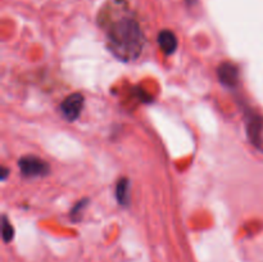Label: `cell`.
Returning <instances> with one entry per match:
<instances>
[{
    "mask_svg": "<svg viewBox=\"0 0 263 262\" xmlns=\"http://www.w3.org/2000/svg\"><path fill=\"white\" fill-rule=\"evenodd\" d=\"M108 41L112 53L122 61L138 58L144 45L140 26L131 18H122L113 23L108 31Z\"/></svg>",
    "mask_w": 263,
    "mask_h": 262,
    "instance_id": "6da1fadb",
    "label": "cell"
},
{
    "mask_svg": "<svg viewBox=\"0 0 263 262\" xmlns=\"http://www.w3.org/2000/svg\"><path fill=\"white\" fill-rule=\"evenodd\" d=\"M18 166H20L21 172L25 176L28 177H37V176H45L50 171V167L46 163L44 159L39 158L35 156H26L18 161Z\"/></svg>",
    "mask_w": 263,
    "mask_h": 262,
    "instance_id": "7a4b0ae2",
    "label": "cell"
},
{
    "mask_svg": "<svg viewBox=\"0 0 263 262\" xmlns=\"http://www.w3.org/2000/svg\"><path fill=\"white\" fill-rule=\"evenodd\" d=\"M84 107V97L80 92L68 95L61 104V112L68 121H74Z\"/></svg>",
    "mask_w": 263,
    "mask_h": 262,
    "instance_id": "3957f363",
    "label": "cell"
},
{
    "mask_svg": "<svg viewBox=\"0 0 263 262\" xmlns=\"http://www.w3.org/2000/svg\"><path fill=\"white\" fill-rule=\"evenodd\" d=\"M220 81L228 87H235L239 82V69L231 62H223L217 68Z\"/></svg>",
    "mask_w": 263,
    "mask_h": 262,
    "instance_id": "277c9868",
    "label": "cell"
},
{
    "mask_svg": "<svg viewBox=\"0 0 263 262\" xmlns=\"http://www.w3.org/2000/svg\"><path fill=\"white\" fill-rule=\"evenodd\" d=\"M247 128H248L249 139H251L256 145H259L263 130V118L258 115V113H257V115L249 116Z\"/></svg>",
    "mask_w": 263,
    "mask_h": 262,
    "instance_id": "5b68a950",
    "label": "cell"
},
{
    "mask_svg": "<svg viewBox=\"0 0 263 262\" xmlns=\"http://www.w3.org/2000/svg\"><path fill=\"white\" fill-rule=\"evenodd\" d=\"M158 44L162 51L167 55H171L177 49V38L172 31L163 30L158 35Z\"/></svg>",
    "mask_w": 263,
    "mask_h": 262,
    "instance_id": "8992f818",
    "label": "cell"
},
{
    "mask_svg": "<svg viewBox=\"0 0 263 262\" xmlns=\"http://www.w3.org/2000/svg\"><path fill=\"white\" fill-rule=\"evenodd\" d=\"M116 197L121 205H127L130 203V181L127 179H121L116 186Z\"/></svg>",
    "mask_w": 263,
    "mask_h": 262,
    "instance_id": "52a82bcc",
    "label": "cell"
},
{
    "mask_svg": "<svg viewBox=\"0 0 263 262\" xmlns=\"http://www.w3.org/2000/svg\"><path fill=\"white\" fill-rule=\"evenodd\" d=\"M2 235H3V240L5 243H9L10 240L14 236V229H13L12 223L8 221L7 216H3L2 217Z\"/></svg>",
    "mask_w": 263,
    "mask_h": 262,
    "instance_id": "ba28073f",
    "label": "cell"
},
{
    "mask_svg": "<svg viewBox=\"0 0 263 262\" xmlns=\"http://www.w3.org/2000/svg\"><path fill=\"white\" fill-rule=\"evenodd\" d=\"M86 205H87V199L80 200V202L77 203L76 205H74L73 210L71 211V216H72V217L76 218V216H77V215H80V213H81L82 211H84V208L86 207Z\"/></svg>",
    "mask_w": 263,
    "mask_h": 262,
    "instance_id": "9c48e42d",
    "label": "cell"
},
{
    "mask_svg": "<svg viewBox=\"0 0 263 262\" xmlns=\"http://www.w3.org/2000/svg\"><path fill=\"white\" fill-rule=\"evenodd\" d=\"M8 172H9V171H8V170L5 169V167H3V169H2V180H5V179H7Z\"/></svg>",
    "mask_w": 263,
    "mask_h": 262,
    "instance_id": "30bf717a",
    "label": "cell"
},
{
    "mask_svg": "<svg viewBox=\"0 0 263 262\" xmlns=\"http://www.w3.org/2000/svg\"><path fill=\"white\" fill-rule=\"evenodd\" d=\"M187 4H194V3H197V0H186Z\"/></svg>",
    "mask_w": 263,
    "mask_h": 262,
    "instance_id": "8fae6325",
    "label": "cell"
}]
</instances>
